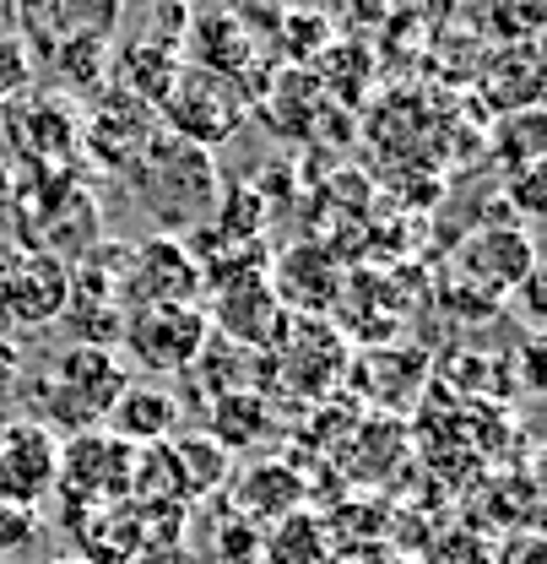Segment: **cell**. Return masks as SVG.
<instances>
[{"instance_id": "8", "label": "cell", "mask_w": 547, "mask_h": 564, "mask_svg": "<svg viewBox=\"0 0 547 564\" xmlns=\"http://www.w3.org/2000/svg\"><path fill=\"white\" fill-rule=\"evenodd\" d=\"M206 282H201V261L185 239H146L131 245V267L120 282V310H141V304H201Z\"/></svg>"}, {"instance_id": "1", "label": "cell", "mask_w": 547, "mask_h": 564, "mask_svg": "<svg viewBox=\"0 0 547 564\" xmlns=\"http://www.w3.org/2000/svg\"><path fill=\"white\" fill-rule=\"evenodd\" d=\"M125 185L136 191V202L152 217L168 239H185L196 234L217 196H222V180H217V158L201 152L196 141L174 137V131H157L146 141V152L136 158V169L125 174Z\"/></svg>"}, {"instance_id": "20", "label": "cell", "mask_w": 547, "mask_h": 564, "mask_svg": "<svg viewBox=\"0 0 547 564\" xmlns=\"http://www.w3.org/2000/svg\"><path fill=\"white\" fill-rule=\"evenodd\" d=\"M261 564H337L320 510L304 505V510L272 521V527L261 532Z\"/></svg>"}, {"instance_id": "30", "label": "cell", "mask_w": 547, "mask_h": 564, "mask_svg": "<svg viewBox=\"0 0 547 564\" xmlns=\"http://www.w3.org/2000/svg\"><path fill=\"white\" fill-rule=\"evenodd\" d=\"M369 564H412V560H402V554H380V560H369Z\"/></svg>"}, {"instance_id": "28", "label": "cell", "mask_w": 547, "mask_h": 564, "mask_svg": "<svg viewBox=\"0 0 547 564\" xmlns=\"http://www.w3.org/2000/svg\"><path fill=\"white\" fill-rule=\"evenodd\" d=\"M17 196H22V174H17L11 163H0V228L11 223V212H17Z\"/></svg>"}, {"instance_id": "32", "label": "cell", "mask_w": 547, "mask_h": 564, "mask_svg": "<svg viewBox=\"0 0 547 564\" xmlns=\"http://www.w3.org/2000/svg\"><path fill=\"white\" fill-rule=\"evenodd\" d=\"M6 17H11V11H6V0H0V33H6Z\"/></svg>"}, {"instance_id": "24", "label": "cell", "mask_w": 547, "mask_h": 564, "mask_svg": "<svg viewBox=\"0 0 547 564\" xmlns=\"http://www.w3.org/2000/svg\"><path fill=\"white\" fill-rule=\"evenodd\" d=\"M44 538V516L33 510V505H11V499H0V564L17 560L22 549H33Z\"/></svg>"}, {"instance_id": "21", "label": "cell", "mask_w": 547, "mask_h": 564, "mask_svg": "<svg viewBox=\"0 0 547 564\" xmlns=\"http://www.w3.org/2000/svg\"><path fill=\"white\" fill-rule=\"evenodd\" d=\"M168 451H174V467H179V484H185V505L196 499H211V494L228 484L233 473V456L206 434V429H190V434H168Z\"/></svg>"}, {"instance_id": "10", "label": "cell", "mask_w": 547, "mask_h": 564, "mask_svg": "<svg viewBox=\"0 0 547 564\" xmlns=\"http://www.w3.org/2000/svg\"><path fill=\"white\" fill-rule=\"evenodd\" d=\"M70 299V267L44 250H11L0 261V321L6 326H55Z\"/></svg>"}, {"instance_id": "23", "label": "cell", "mask_w": 547, "mask_h": 564, "mask_svg": "<svg viewBox=\"0 0 547 564\" xmlns=\"http://www.w3.org/2000/svg\"><path fill=\"white\" fill-rule=\"evenodd\" d=\"M211 560L217 564H261V527L228 510V516L211 527Z\"/></svg>"}, {"instance_id": "3", "label": "cell", "mask_w": 547, "mask_h": 564, "mask_svg": "<svg viewBox=\"0 0 547 564\" xmlns=\"http://www.w3.org/2000/svg\"><path fill=\"white\" fill-rule=\"evenodd\" d=\"M0 131L28 180H55L81 158V104L33 82L0 109Z\"/></svg>"}, {"instance_id": "14", "label": "cell", "mask_w": 547, "mask_h": 564, "mask_svg": "<svg viewBox=\"0 0 547 564\" xmlns=\"http://www.w3.org/2000/svg\"><path fill=\"white\" fill-rule=\"evenodd\" d=\"M266 278H272L287 315L326 321L342 304V267H337V256L326 245H293L287 256H276Z\"/></svg>"}, {"instance_id": "31", "label": "cell", "mask_w": 547, "mask_h": 564, "mask_svg": "<svg viewBox=\"0 0 547 564\" xmlns=\"http://www.w3.org/2000/svg\"><path fill=\"white\" fill-rule=\"evenodd\" d=\"M50 564H87L81 554H61V560H50Z\"/></svg>"}, {"instance_id": "19", "label": "cell", "mask_w": 547, "mask_h": 564, "mask_svg": "<svg viewBox=\"0 0 547 564\" xmlns=\"http://www.w3.org/2000/svg\"><path fill=\"white\" fill-rule=\"evenodd\" d=\"M272 429H276V413L261 391H228V397H211V402H206V434H211L228 456L244 451V445H261Z\"/></svg>"}, {"instance_id": "17", "label": "cell", "mask_w": 547, "mask_h": 564, "mask_svg": "<svg viewBox=\"0 0 547 564\" xmlns=\"http://www.w3.org/2000/svg\"><path fill=\"white\" fill-rule=\"evenodd\" d=\"M103 429L114 434V440H125V445H163L174 429H179V402H174V391H163L157 380H131L125 391H120V402L109 408V419Z\"/></svg>"}, {"instance_id": "29", "label": "cell", "mask_w": 547, "mask_h": 564, "mask_svg": "<svg viewBox=\"0 0 547 564\" xmlns=\"http://www.w3.org/2000/svg\"><path fill=\"white\" fill-rule=\"evenodd\" d=\"M50 6H55V0H6V11H17L22 22H28V17H39V11H50Z\"/></svg>"}, {"instance_id": "5", "label": "cell", "mask_w": 547, "mask_h": 564, "mask_svg": "<svg viewBox=\"0 0 547 564\" xmlns=\"http://www.w3.org/2000/svg\"><path fill=\"white\" fill-rule=\"evenodd\" d=\"M206 337L211 326L201 304H141V310H125V326H120V348L146 375H190Z\"/></svg>"}, {"instance_id": "13", "label": "cell", "mask_w": 547, "mask_h": 564, "mask_svg": "<svg viewBox=\"0 0 547 564\" xmlns=\"http://www.w3.org/2000/svg\"><path fill=\"white\" fill-rule=\"evenodd\" d=\"M222 489H228V510L244 516V521H255L261 532L272 521H282V516H293V510L309 505V478L287 456H261V462L233 467Z\"/></svg>"}, {"instance_id": "9", "label": "cell", "mask_w": 547, "mask_h": 564, "mask_svg": "<svg viewBox=\"0 0 547 564\" xmlns=\"http://www.w3.org/2000/svg\"><path fill=\"white\" fill-rule=\"evenodd\" d=\"M206 326L222 337V343H239L250 352H272L287 332V310L276 299L272 278H239V282H222V288H206Z\"/></svg>"}, {"instance_id": "6", "label": "cell", "mask_w": 547, "mask_h": 564, "mask_svg": "<svg viewBox=\"0 0 547 564\" xmlns=\"http://www.w3.org/2000/svg\"><path fill=\"white\" fill-rule=\"evenodd\" d=\"M131 456H136V445L114 440L109 429L70 434L66 445H61V478H55L61 505L66 510L125 505V494H131Z\"/></svg>"}, {"instance_id": "16", "label": "cell", "mask_w": 547, "mask_h": 564, "mask_svg": "<svg viewBox=\"0 0 547 564\" xmlns=\"http://www.w3.org/2000/svg\"><path fill=\"white\" fill-rule=\"evenodd\" d=\"M532 272H537V250H532L526 228H482L461 261V278H478L488 299H499V293L510 299Z\"/></svg>"}, {"instance_id": "26", "label": "cell", "mask_w": 547, "mask_h": 564, "mask_svg": "<svg viewBox=\"0 0 547 564\" xmlns=\"http://www.w3.org/2000/svg\"><path fill=\"white\" fill-rule=\"evenodd\" d=\"M510 185H515V202H521L526 217H537V212H543V163L515 169V174H510Z\"/></svg>"}, {"instance_id": "4", "label": "cell", "mask_w": 547, "mask_h": 564, "mask_svg": "<svg viewBox=\"0 0 547 564\" xmlns=\"http://www.w3.org/2000/svg\"><path fill=\"white\" fill-rule=\"evenodd\" d=\"M250 115H255V109H250V98H244L239 82H228V76H217V70L190 66V61H185V70H179V82L168 87V98L157 104L163 131L196 141L201 152L228 147V141L244 131Z\"/></svg>"}, {"instance_id": "22", "label": "cell", "mask_w": 547, "mask_h": 564, "mask_svg": "<svg viewBox=\"0 0 547 564\" xmlns=\"http://www.w3.org/2000/svg\"><path fill=\"white\" fill-rule=\"evenodd\" d=\"M276 50L293 55V61H315L326 44H331V11H315V6H287L276 17Z\"/></svg>"}, {"instance_id": "27", "label": "cell", "mask_w": 547, "mask_h": 564, "mask_svg": "<svg viewBox=\"0 0 547 564\" xmlns=\"http://www.w3.org/2000/svg\"><path fill=\"white\" fill-rule=\"evenodd\" d=\"M22 380H28V358H22L17 343H6V337H0V397H11Z\"/></svg>"}, {"instance_id": "11", "label": "cell", "mask_w": 547, "mask_h": 564, "mask_svg": "<svg viewBox=\"0 0 547 564\" xmlns=\"http://www.w3.org/2000/svg\"><path fill=\"white\" fill-rule=\"evenodd\" d=\"M55 478H61V434H50L39 419L0 423V499L39 510V499L55 494Z\"/></svg>"}, {"instance_id": "18", "label": "cell", "mask_w": 547, "mask_h": 564, "mask_svg": "<svg viewBox=\"0 0 547 564\" xmlns=\"http://www.w3.org/2000/svg\"><path fill=\"white\" fill-rule=\"evenodd\" d=\"M66 527L81 538L87 564H131L141 554V516L136 505H92L66 510Z\"/></svg>"}, {"instance_id": "12", "label": "cell", "mask_w": 547, "mask_h": 564, "mask_svg": "<svg viewBox=\"0 0 547 564\" xmlns=\"http://www.w3.org/2000/svg\"><path fill=\"white\" fill-rule=\"evenodd\" d=\"M272 364H276V380L293 386L298 397H331V386L342 380L347 369V343L326 321L293 315L282 343L272 348Z\"/></svg>"}, {"instance_id": "15", "label": "cell", "mask_w": 547, "mask_h": 564, "mask_svg": "<svg viewBox=\"0 0 547 564\" xmlns=\"http://www.w3.org/2000/svg\"><path fill=\"white\" fill-rule=\"evenodd\" d=\"M179 70H185V50L179 44H163V39L141 33V39L114 44V55H109V87H120V93H131V98L157 109L168 98V87L179 82Z\"/></svg>"}, {"instance_id": "2", "label": "cell", "mask_w": 547, "mask_h": 564, "mask_svg": "<svg viewBox=\"0 0 547 564\" xmlns=\"http://www.w3.org/2000/svg\"><path fill=\"white\" fill-rule=\"evenodd\" d=\"M131 386V369L120 348H66L55 352L39 380L28 386L33 391V419L44 423L50 434H87V429H103L109 408L120 402V391Z\"/></svg>"}, {"instance_id": "25", "label": "cell", "mask_w": 547, "mask_h": 564, "mask_svg": "<svg viewBox=\"0 0 547 564\" xmlns=\"http://www.w3.org/2000/svg\"><path fill=\"white\" fill-rule=\"evenodd\" d=\"M33 76H39V66H33L28 44H22L17 33H0V109H6L17 93H28Z\"/></svg>"}, {"instance_id": "7", "label": "cell", "mask_w": 547, "mask_h": 564, "mask_svg": "<svg viewBox=\"0 0 547 564\" xmlns=\"http://www.w3.org/2000/svg\"><path fill=\"white\" fill-rule=\"evenodd\" d=\"M157 131H163V120H157L152 104H141V98L120 93V87H103L81 109V158H92L103 174L125 180Z\"/></svg>"}]
</instances>
